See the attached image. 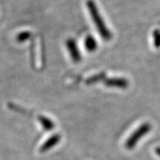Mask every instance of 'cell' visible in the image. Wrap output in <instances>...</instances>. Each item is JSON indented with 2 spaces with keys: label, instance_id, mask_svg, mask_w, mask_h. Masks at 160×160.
I'll return each instance as SVG.
<instances>
[{
  "label": "cell",
  "instance_id": "5",
  "mask_svg": "<svg viewBox=\"0 0 160 160\" xmlns=\"http://www.w3.org/2000/svg\"><path fill=\"white\" fill-rule=\"evenodd\" d=\"M85 46L88 51L93 52L97 48V42L92 36H88L85 40Z\"/></svg>",
  "mask_w": 160,
  "mask_h": 160
},
{
  "label": "cell",
  "instance_id": "4",
  "mask_svg": "<svg viewBox=\"0 0 160 160\" xmlns=\"http://www.w3.org/2000/svg\"><path fill=\"white\" fill-rule=\"evenodd\" d=\"M105 85L111 87H117L125 88L128 85V83L125 79H110L105 82Z\"/></svg>",
  "mask_w": 160,
  "mask_h": 160
},
{
  "label": "cell",
  "instance_id": "7",
  "mask_svg": "<svg viewBox=\"0 0 160 160\" xmlns=\"http://www.w3.org/2000/svg\"><path fill=\"white\" fill-rule=\"evenodd\" d=\"M59 139H60V136L57 135V134L53 136V137H52L51 139H50L47 142H46L45 145H43V147H42L43 150H47V149L50 148L51 147H52V146L55 145L58 142V141H59Z\"/></svg>",
  "mask_w": 160,
  "mask_h": 160
},
{
  "label": "cell",
  "instance_id": "9",
  "mask_svg": "<svg viewBox=\"0 0 160 160\" xmlns=\"http://www.w3.org/2000/svg\"><path fill=\"white\" fill-rule=\"evenodd\" d=\"M102 74H99V75H97L95 76V77H91V79H88L87 80V84H92V83H94V82H97V81H99L102 79Z\"/></svg>",
  "mask_w": 160,
  "mask_h": 160
},
{
  "label": "cell",
  "instance_id": "8",
  "mask_svg": "<svg viewBox=\"0 0 160 160\" xmlns=\"http://www.w3.org/2000/svg\"><path fill=\"white\" fill-rule=\"evenodd\" d=\"M31 33L29 31H23L19 33L17 37V40L19 42H24L27 41L31 37Z\"/></svg>",
  "mask_w": 160,
  "mask_h": 160
},
{
  "label": "cell",
  "instance_id": "3",
  "mask_svg": "<svg viewBox=\"0 0 160 160\" xmlns=\"http://www.w3.org/2000/svg\"><path fill=\"white\" fill-rule=\"evenodd\" d=\"M66 45L72 60L74 62H79L82 59V57L75 40L73 39H68L66 41Z\"/></svg>",
  "mask_w": 160,
  "mask_h": 160
},
{
  "label": "cell",
  "instance_id": "2",
  "mask_svg": "<svg viewBox=\"0 0 160 160\" xmlns=\"http://www.w3.org/2000/svg\"><path fill=\"white\" fill-rule=\"evenodd\" d=\"M151 130V125L150 123H144L139 126L136 131L131 135L125 143V148L128 150H132L137 145L138 142L148 133Z\"/></svg>",
  "mask_w": 160,
  "mask_h": 160
},
{
  "label": "cell",
  "instance_id": "1",
  "mask_svg": "<svg viewBox=\"0 0 160 160\" xmlns=\"http://www.w3.org/2000/svg\"><path fill=\"white\" fill-rule=\"evenodd\" d=\"M88 9L91 14V17L93 19L94 25L97 27L98 32L99 33L100 36L105 40H109L111 39V33L107 26L105 25V22L100 15L99 10L97 8V6L93 0H88L86 2Z\"/></svg>",
  "mask_w": 160,
  "mask_h": 160
},
{
  "label": "cell",
  "instance_id": "11",
  "mask_svg": "<svg viewBox=\"0 0 160 160\" xmlns=\"http://www.w3.org/2000/svg\"><path fill=\"white\" fill-rule=\"evenodd\" d=\"M155 152L156 153H157V154L160 157V147H157V148L155 149Z\"/></svg>",
  "mask_w": 160,
  "mask_h": 160
},
{
  "label": "cell",
  "instance_id": "10",
  "mask_svg": "<svg viewBox=\"0 0 160 160\" xmlns=\"http://www.w3.org/2000/svg\"><path fill=\"white\" fill-rule=\"evenodd\" d=\"M154 40H155V44L157 46L160 45V34H157V33H155L154 36Z\"/></svg>",
  "mask_w": 160,
  "mask_h": 160
},
{
  "label": "cell",
  "instance_id": "6",
  "mask_svg": "<svg viewBox=\"0 0 160 160\" xmlns=\"http://www.w3.org/2000/svg\"><path fill=\"white\" fill-rule=\"evenodd\" d=\"M39 120L42 125L44 128L48 130V131L53 129L54 128V123L51 119H49L48 118L40 116V117H39Z\"/></svg>",
  "mask_w": 160,
  "mask_h": 160
}]
</instances>
